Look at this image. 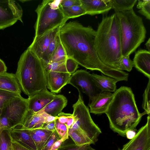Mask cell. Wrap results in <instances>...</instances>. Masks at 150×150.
<instances>
[{
  "mask_svg": "<svg viewBox=\"0 0 150 150\" xmlns=\"http://www.w3.org/2000/svg\"><path fill=\"white\" fill-rule=\"evenodd\" d=\"M45 124V117L42 114H37L28 110L20 126L22 129H33L42 128Z\"/></svg>",
  "mask_w": 150,
  "mask_h": 150,
  "instance_id": "cell-22",
  "label": "cell"
},
{
  "mask_svg": "<svg viewBox=\"0 0 150 150\" xmlns=\"http://www.w3.org/2000/svg\"><path fill=\"white\" fill-rule=\"evenodd\" d=\"M28 129L29 130L37 150H41L47 140L37 136L31 130Z\"/></svg>",
  "mask_w": 150,
  "mask_h": 150,
  "instance_id": "cell-38",
  "label": "cell"
},
{
  "mask_svg": "<svg viewBox=\"0 0 150 150\" xmlns=\"http://www.w3.org/2000/svg\"><path fill=\"white\" fill-rule=\"evenodd\" d=\"M21 1L22 2H24L26 1H29L24 0V1Z\"/></svg>",
  "mask_w": 150,
  "mask_h": 150,
  "instance_id": "cell-49",
  "label": "cell"
},
{
  "mask_svg": "<svg viewBox=\"0 0 150 150\" xmlns=\"http://www.w3.org/2000/svg\"><path fill=\"white\" fill-rule=\"evenodd\" d=\"M68 84L75 87L79 91L85 93L89 100L101 92L95 85L91 74L84 70H77L72 74Z\"/></svg>",
  "mask_w": 150,
  "mask_h": 150,
  "instance_id": "cell-10",
  "label": "cell"
},
{
  "mask_svg": "<svg viewBox=\"0 0 150 150\" xmlns=\"http://www.w3.org/2000/svg\"><path fill=\"white\" fill-rule=\"evenodd\" d=\"M63 142L59 138L56 141L52 146L50 150H57L62 145Z\"/></svg>",
  "mask_w": 150,
  "mask_h": 150,
  "instance_id": "cell-45",
  "label": "cell"
},
{
  "mask_svg": "<svg viewBox=\"0 0 150 150\" xmlns=\"http://www.w3.org/2000/svg\"><path fill=\"white\" fill-rule=\"evenodd\" d=\"M134 67L133 62L130 58L129 56H122L120 61L118 70L130 71Z\"/></svg>",
  "mask_w": 150,
  "mask_h": 150,
  "instance_id": "cell-35",
  "label": "cell"
},
{
  "mask_svg": "<svg viewBox=\"0 0 150 150\" xmlns=\"http://www.w3.org/2000/svg\"><path fill=\"white\" fill-rule=\"evenodd\" d=\"M29 129L31 130L37 136L46 140L50 137L53 132L43 128Z\"/></svg>",
  "mask_w": 150,
  "mask_h": 150,
  "instance_id": "cell-40",
  "label": "cell"
},
{
  "mask_svg": "<svg viewBox=\"0 0 150 150\" xmlns=\"http://www.w3.org/2000/svg\"><path fill=\"white\" fill-rule=\"evenodd\" d=\"M91 75L95 85L101 92H114L116 91L118 80L103 74L98 75L93 73Z\"/></svg>",
  "mask_w": 150,
  "mask_h": 150,
  "instance_id": "cell-20",
  "label": "cell"
},
{
  "mask_svg": "<svg viewBox=\"0 0 150 150\" xmlns=\"http://www.w3.org/2000/svg\"><path fill=\"white\" fill-rule=\"evenodd\" d=\"M20 95H21L0 89V117L4 105L11 100Z\"/></svg>",
  "mask_w": 150,
  "mask_h": 150,
  "instance_id": "cell-29",
  "label": "cell"
},
{
  "mask_svg": "<svg viewBox=\"0 0 150 150\" xmlns=\"http://www.w3.org/2000/svg\"><path fill=\"white\" fill-rule=\"evenodd\" d=\"M91 144H86L78 146L75 143L62 145L57 150H96L92 148Z\"/></svg>",
  "mask_w": 150,
  "mask_h": 150,
  "instance_id": "cell-36",
  "label": "cell"
},
{
  "mask_svg": "<svg viewBox=\"0 0 150 150\" xmlns=\"http://www.w3.org/2000/svg\"><path fill=\"white\" fill-rule=\"evenodd\" d=\"M81 4L80 0H62L60 6L61 7L64 8Z\"/></svg>",
  "mask_w": 150,
  "mask_h": 150,
  "instance_id": "cell-41",
  "label": "cell"
},
{
  "mask_svg": "<svg viewBox=\"0 0 150 150\" xmlns=\"http://www.w3.org/2000/svg\"><path fill=\"white\" fill-rule=\"evenodd\" d=\"M12 141L32 150H37L35 145L28 129L17 126L9 130Z\"/></svg>",
  "mask_w": 150,
  "mask_h": 150,
  "instance_id": "cell-16",
  "label": "cell"
},
{
  "mask_svg": "<svg viewBox=\"0 0 150 150\" xmlns=\"http://www.w3.org/2000/svg\"><path fill=\"white\" fill-rule=\"evenodd\" d=\"M133 62L134 67L138 71L150 78V52L145 50H138Z\"/></svg>",
  "mask_w": 150,
  "mask_h": 150,
  "instance_id": "cell-18",
  "label": "cell"
},
{
  "mask_svg": "<svg viewBox=\"0 0 150 150\" xmlns=\"http://www.w3.org/2000/svg\"><path fill=\"white\" fill-rule=\"evenodd\" d=\"M137 8L140 9L138 12L150 20V0H138Z\"/></svg>",
  "mask_w": 150,
  "mask_h": 150,
  "instance_id": "cell-31",
  "label": "cell"
},
{
  "mask_svg": "<svg viewBox=\"0 0 150 150\" xmlns=\"http://www.w3.org/2000/svg\"><path fill=\"white\" fill-rule=\"evenodd\" d=\"M147 50L150 52V38H149L145 44Z\"/></svg>",
  "mask_w": 150,
  "mask_h": 150,
  "instance_id": "cell-48",
  "label": "cell"
},
{
  "mask_svg": "<svg viewBox=\"0 0 150 150\" xmlns=\"http://www.w3.org/2000/svg\"><path fill=\"white\" fill-rule=\"evenodd\" d=\"M45 71L47 88L54 94L60 92L62 88L68 84L71 75L68 72Z\"/></svg>",
  "mask_w": 150,
  "mask_h": 150,
  "instance_id": "cell-13",
  "label": "cell"
},
{
  "mask_svg": "<svg viewBox=\"0 0 150 150\" xmlns=\"http://www.w3.org/2000/svg\"><path fill=\"white\" fill-rule=\"evenodd\" d=\"M79 92L78 100L72 106L74 122L71 128L79 129L95 144L101 131L92 119L88 108L84 103L81 92Z\"/></svg>",
  "mask_w": 150,
  "mask_h": 150,
  "instance_id": "cell-7",
  "label": "cell"
},
{
  "mask_svg": "<svg viewBox=\"0 0 150 150\" xmlns=\"http://www.w3.org/2000/svg\"><path fill=\"white\" fill-rule=\"evenodd\" d=\"M66 98L62 95H56L53 100L40 112L35 113L40 114L43 113L56 117L62 112L67 105Z\"/></svg>",
  "mask_w": 150,
  "mask_h": 150,
  "instance_id": "cell-19",
  "label": "cell"
},
{
  "mask_svg": "<svg viewBox=\"0 0 150 150\" xmlns=\"http://www.w3.org/2000/svg\"><path fill=\"white\" fill-rule=\"evenodd\" d=\"M61 8L64 16L68 19L86 14V11L81 4Z\"/></svg>",
  "mask_w": 150,
  "mask_h": 150,
  "instance_id": "cell-25",
  "label": "cell"
},
{
  "mask_svg": "<svg viewBox=\"0 0 150 150\" xmlns=\"http://www.w3.org/2000/svg\"><path fill=\"white\" fill-rule=\"evenodd\" d=\"M11 141L9 130L0 129V150H9Z\"/></svg>",
  "mask_w": 150,
  "mask_h": 150,
  "instance_id": "cell-27",
  "label": "cell"
},
{
  "mask_svg": "<svg viewBox=\"0 0 150 150\" xmlns=\"http://www.w3.org/2000/svg\"><path fill=\"white\" fill-rule=\"evenodd\" d=\"M15 74L21 90L28 97L47 90L44 64L28 48L20 57Z\"/></svg>",
  "mask_w": 150,
  "mask_h": 150,
  "instance_id": "cell-4",
  "label": "cell"
},
{
  "mask_svg": "<svg viewBox=\"0 0 150 150\" xmlns=\"http://www.w3.org/2000/svg\"><path fill=\"white\" fill-rule=\"evenodd\" d=\"M62 26L57 27L41 35L34 37L32 43L28 49L40 59L51 42L56 36Z\"/></svg>",
  "mask_w": 150,
  "mask_h": 150,
  "instance_id": "cell-12",
  "label": "cell"
},
{
  "mask_svg": "<svg viewBox=\"0 0 150 150\" xmlns=\"http://www.w3.org/2000/svg\"><path fill=\"white\" fill-rule=\"evenodd\" d=\"M137 0H109L108 4L115 13L124 12L133 9Z\"/></svg>",
  "mask_w": 150,
  "mask_h": 150,
  "instance_id": "cell-23",
  "label": "cell"
},
{
  "mask_svg": "<svg viewBox=\"0 0 150 150\" xmlns=\"http://www.w3.org/2000/svg\"><path fill=\"white\" fill-rule=\"evenodd\" d=\"M113 93L104 91L100 93L89 100L90 112L96 115L105 113L112 100Z\"/></svg>",
  "mask_w": 150,
  "mask_h": 150,
  "instance_id": "cell-14",
  "label": "cell"
},
{
  "mask_svg": "<svg viewBox=\"0 0 150 150\" xmlns=\"http://www.w3.org/2000/svg\"><path fill=\"white\" fill-rule=\"evenodd\" d=\"M135 131L131 130L128 131L126 133V136L128 139H132L134 137L136 133Z\"/></svg>",
  "mask_w": 150,
  "mask_h": 150,
  "instance_id": "cell-47",
  "label": "cell"
},
{
  "mask_svg": "<svg viewBox=\"0 0 150 150\" xmlns=\"http://www.w3.org/2000/svg\"><path fill=\"white\" fill-rule=\"evenodd\" d=\"M116 13L119 20L122 56H130L145 40L146 30L142 18L133 9Z\"/></svg>",
  "mask_w": 150,
  "mask_h": 150,
  "instance_id": "cell-5",
  "label": "cell"
},
{
  "mask_svg": "<svg viewBox=\"0 0 150 150\" xmlns=\"http://www.w3.org/2000/svg\"><path fill=\"white\" fill-rule=\"evenodd\" d=\"M58 32L56 36L51 42L47 49L43 54L40 59L44 64H48L50 63L57 45L60 41Z\"/></svg>",
  "mask_w": 150,
  "mask_h": 150,
  "instance_id": "cell-26",
  "label": "cell"
},
{
  "mask_svg": "<svg viewBox=\"0 0 150 150\" xmlns=\"http://www.w3.org/2000/svg\"><path fill=\"white\" fill-rule=\"evenodd\" d=\"M56 120L48 124H45L42 128L54 132L56 130L55 127Z\"/></svg>",
  "mask_w": 150,
  "mask_h": 150,
  "instance_id": "cell-44",
  "label": "cell"
},
{
  "mask_svg": "<svg viewBox=\"0 0 150 150\" xmlns=\"http://www.w3.org/2000/svg\"><path fill=\"white\" fill-rule=\"evenodd\" d=\"M0 89L21 95L22 91L15 74L6 72L0 74Z\"/></svg>",
  "mask_w": 150,
  "mask_h": 150,
  "instance_id": "cell-21",
  "label": "cell"
},
{
  "mask_svg": "<svg viewBox=\"0 0 150 150\" xmlns=\"http://www.w3.org/2000/svg\"><path fill=\"white\" fill-rule=\"evenodd\" d=\"M96 31L76 21L62 25L58 32L67 57L86 69L97 70L120 81L127 80L128 74L106 66L99 59L94 47Z\"/></svg>",
  "mask_w": 150,
  "mask_h": 150,
  "instance_id": "cell-1",
  "label": "cell"
},
{
  "mask_svg": "<svg viewBox=\"0 0 150 150\" xmlns=\"http://www.w3.org/2000/svg\"><path fill=\"white\" fill-rule=\"evenodd\" d=\"M28 99L21 95L12 99L4 105L0 120L8 122L13 128L21 125L28 111Z\"/></svg>",
  "mask_w": 150,
  "mask_h": 150,
  "instance_id": "cell-8",
  "label": "cell"
},
{
  "mask_svg": "<svg viewBox=\"0 0 150 150\" xmlns=\"http://www.w3.org/2000/svg\"><path fill=\"white\" fill-rule=\"evenodd\" d=\"M57 117L58 121L61 123L66 125L69 129L71 127L74 122L72 114L62 112L57 115Z\"/></svg>",
  "mask_w": 150,
  "mask_h": 150,
  "instance_id": "cell-34",
  "label": "cell"
},
{
  "mask_svg": "<svg viewBox=\"0 0 150 150\" xmlns=\"http://www.w3.org/2000/svg\"><path fill=\"white\" fill-rule=\"evenodd\" d=\"M118 150H150V115L146 124L136 133L134 137Z\"/></svg>",
  "mask_w": 150,
  "mask_h": 150,
  "instance_id": "cell-11",
  "label": "cell"
},
{
  "mask_svg": "<svg viewBox=\"0 0 150 150\" xmlns=\"http://www.w3.org/2000/svg\"><path fill=\"white\" fill-rule=\"evenodd\" d=\"M66 60L54 62L47 64H44L45 69L46 71L68 72L65 65Z\"/></svg>",
  "mask_w": 150,
  "mask_h": 150,
  "instance_id": "cell-30",
  "label": "cell"
},
{
  "mask_svg": "<svg viewBox=\"0 0 150 150\" xmlns=\"http://www.w3.org/2000/svg\"><path fill=\"white\" fill-rule=\"evenodd\" d=\"M23 12L16 1L0 0V30L12 25L18 20L22 22Z\"/></svg>",
  "mask_w": 150,
  "mask_h": 150,
  "instance_id": "cell-9",
  "label": "cell"
},
{
  "mask_svg": "<svg viewBox=\"0 0 150 150\" xmlns=\"http://www.w3.org/2000/svg\"><path fill=\"white\" fill-rule=\"evenodd\" d=\"M55 95L47 90L28 97V110L35 113L40 112L53 100Z\"/></svg>",
  "mask_w": 150,
  "mask_h": 150,
  "instance_id": "cell-15",
  "label": "cell"
},
{
  "mask_svg": "<svg viewBox=\"0 0 150 150\" xmlns=\"http://www.w3.org/2000/svg\"><path fill=\"white\" fill-rule=\"evenodd\" d=\"M60 138L55 130L46 141L41 150H50L54 143Z\"/></svg>",
  "mask_w": 150,
  "mask_h": 150,
  "instance_id": "cell-37",
  "label": "cell"
},
{
  "mask_svg": "<svg viewBox=\"0 0 150 150\" xmlns=\"http://www.w3.org/2000/svg\"><path fill=\"white\" fill-rule=\"evenodd\" d=\"M69 135L77 145L94 144L86 135L78 128L69 129Z\"/></svg>",
  "mask_w": 150,
  "mask_h": 150,
  "instance_id": "cell-24",
  "label": "cell"
},
{
  "mask_svg": "<svg viewBox=\"0 0 150 150\" xmlns=\"http://www.w3.org/2000/svg\"><path fill=\"white\" fill-rule=\"evenodd\" d=\"M67 58L65 51L60 40L49 63L65 60Z\"/></svg>",
  "mask_w": 150,
  "mask_h": 150,
  "instance_id": "cell-28",
  "label": "cell"
},
{
  "mask_svg": "<svg viewBox=\"0 0 150 150\" xmlns=\"http://www.w3.org/2000/svg\"><path fill=\"white\" fill-rule=\"evenodd\" d=\"M62 0H44L35 11L37 18L34 26L35 37L41 35L57 27L62 26L68 20L61 9Z\"/></svg>",
  "mask_w": 150,
  "mask_h": 150,
  "instance_id": "cell-6",
  "label": "cell"
},
{
  "mask_svg": "<svg viewBox=\"0 0 150 150\" xmlns=\"http://www.w3.org/2000/svg\"><path fill=\"white\" fill-rule=\"evenodd\" d=\"M86 14L91 16L108 13L111 8L108 4L109 0H80Z\"/></svg>",
  "mask_w": 150,
  "mask_h": 150,
  "instance_id": "cell-17",
  "label": "cell"
},
{
  "mask_svg": "<svg viewBox=\"0 0 150 150\" xmlns=\"http://www.w3.org/2000/svg\"><path fill=\"white\" fill-rule=\"evenodd\" d=\"M105 113L111 129L123 137L128 131H136L142 116L147 114L145 111L139 112L131 89L125 86L114 92L112 100Z\"/></svg>",
  "mask_w": 150,
  "mask_h": 150,
  "instance_id": "cell-2",
  "label": "cell"
},
{
  "mask_svg": "<svg viewBox=\"0 0 150 150\" xmlns=\"http://www.w3.org/2000/svg\"><path fill=\"white\" fill-rule=\"evenodd\" d=\"M65 65L68 73L72 74L74 73L78 68V64L74 59L68 57L66 60Z\"/></svg>",
  "mask_w": 150,
  "mask_h": 150,
  "instance_id": "cell-39",
  "label": "cell"
},
{
  "mask_svg": "<svg viewBox=\"0 0 150 150\" xmlns=\"http://www.w3.org/2000/svg\"><path fill=\"white\" fill-rule=\"evenodd\" d=\"M45 117V123L46 124L52 122L57 118V116L54 117L45 113H43Z\"/></svg>",
  "mask_w": 150,
  "mask_h": 150,
  "instance_id": "cell-43",
  "label": "cell"
},
{
  "mask_svg": "<svg viewBox=\"0 0 150 150\" xmlns=\"http://www.w3.org/2000/svg\"><path fill=\"white\" fill-rule=\"evenodd\" d=\"M94 47L103 64L118 70L122 56L120 28L116 13L103 17L96 31Z\"/></svg>",
  "mask_w": 150,
  "mask_h": 150,
  "instance_id": "cell-3",
  "label": "cell"
},
{
  "mask_svg": "<svg viewBox=\"0 0 150 150\" xmlns=\"http://www.w3.org/2000/svg\"><path fill=\"white\" fill-rule=\"evenodd\" d=\"M143 94L142 107L148 115L150 113V78Z\"/></svg>",
  "mask_w": 150,
  "mask_h": 150,
  "instance_id": "cell-33",
  "label": "cell"
},
{
  "mask_svg": "<svg viewBox=\"0 0 150 150\" xmlns=\"http://www.w3.org/2000/svg\"><path fill=\"white\" fill-rule=\"evenodd\" d=\"M55 127L60 138L63 142L68 138L69 128L66 125L60 123L57 119L56 120Z\"/></svg>",
  "mask_w": 150,
  "mask_h": 150,
  "instance_id": "cell-32",
  "label": "cell"
},
{
  "mask_svg": "<svg viewBox=\"0 0 150 150\" xmlns=\"http://www.w3.org/2000/svg\"><path fill=\"white\" fill-rule=\"evenodd\" d=\"M11 143L13 150H32L15 142L12 141Z\"/></svg>",
  "mask_w": 150,
  "mask_h": 150,
  "instance_id": "cell-42",
  "label": "cell"
},
{
  "mask_svg": "<svg viewBox=\"0 0 150 150\" xmlns=\"http://www.w3.org/2000/svg\"><path fill=\"white\" fill-rule=\"evenodd\" d=\"M7 67L4 62L0 58V74L6 72Z\"/></svg>",
  "mask_w": 150,
  "mask_h": 150,
  "instance_id": "cell-46",
  "label": "cell"
}]
</instances>
